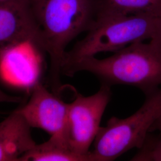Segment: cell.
<instances>
[{"label": "cell", "instance_id": "cell-1", "mask_svg": "<svg viewBox=\"0 0 161 161\" xmlns=\"http://www.w3.org/2000/svg\"><path fill=\"white\" fill-rule=\"evenodd\" d=\"M42 47L50 59L48 84L58 94L66 47L92 26L97 0H31Z\"/></svg>", "mask_w": 161, "mask_h": 161}, {"label": "cell", "instance_id": "cell-2", "mask_svg": "<svg viewBox=\"0 0 161 161\" xmlns=\"http://www.w3.org/2000/svg\"><path fill=\"white\" fill-rule=\"evenodd\" d=\"M82 71L95 75L102 84L130 86L147 96L161 86V45L152 41L135 42L108 58H82L62 74L72 77Z\"/></svg>", "mask_w": 161, "mask_h": 161}, {"label": "cell", "instance_id": "cell-3", "mask_svg": "<svg viewBox=\"0 0 161 161\" xmlns=\"http://www.w3.org/2000/svg\"><path fill=\"white\" fill-rule=\"evenodd\" d=\"M161 27V17L97 14L86 36L66 52L62 70L82 58L103 52L115 53L133 43L151 40Z\"/></svg>", "mask_w": 161, "mask_h": 161}, {"label": "cell", "instance_id": "cell-4", "mask_svg": "<svg viewBox=\"0 0 161 161\" xmlns=\"http://www.w3.org/2000/svg\"><path fill=\"white\" fill-rule=\"evenodd\" d=\"M161 115V88L146 96L140 108L124 119L112 117L101 127L94 141V161L115 160L144 142L150 127Z\"/></svg>", "mask_w": 161, "mask_h": 161}, {"label": "cell", "instance_id": "cell-5", "mask_svg": "<svg viewBox=\"0 0 161 161\" xmlns=\"http://www.w3.org/2000/svg\"><path fill=\"white\" fill-rule=\"evenodd\" d=\"M111 86L102 84L99 90L89 96L76 93L69 103L64 136L70 149L80 155L89 156L90 151L97 135L104 112L109 103Z\"/></svg>", "mask_w": 161, "mask_h": 161}, {"label": "cell", "instance_id": "cell-6", "mask_svg": "<svg viewBox=\"0 0 161 161\" xmlns=\"http://www.w3.org/2000/svg\"><path fill=\"white\" fill-rule=\"evenodd\" d=\"M68 106L58 94L49 92L38 80L32 86L28 103L17 110L31 128H40L50 137L66 140Z\"/></svg>", "mask_w": 161, "mask_h": 161}, {"label": "cell", "instance_id": "cell-7", "mask_svg": "<svg viewBox=\"0 0 161 161\" xmlns=\"http://www.w3.org/2000/svg\"><path fill=\"white\" fill-rule=\"evenodd\" d=\"M29 42H35L44 49L30 2L0 4V62L11 49Z\"/></svg>", "mask_w": 161, "mask_h": 161}, {"label": "cell", "instance_id": "cell-8", "mask_svg": "<svg viewBox=\"0 0 161 161\" xmlns=\"http://www.w3.org/2000/svg\"><path fill=\"white\" fill-rule=\"evenodd\" d=\"M31 128L18 110L0 122V161H22L36 144Z\"/></svg>", "mask_w": 161, "mask_h": 161}, {"label": "cell", "instance_id": "cell-9", "mask_svg": "<svg viewBox=\"0 0 161 161\" xmlns=\"http://www.w3.org/2000/svg\"><path fill=\"white\" fill-rule=\"evenodd\" d=\"M92 161L86 156L72 151L63 138L50 137L47 142L36 144L23 156L22 161Z\"/></svg>", "mask_w": 161, "mask_h": 161}, {"label": "cell", "instance_id": "cell-10", "mask_svg": "<svg viewBox=\"0 0 161 161\" xmlns=\"http://www.w3.org/2000/svg\"><path fill=\"white\" fill-rule=\"evenodd\" d=\"M97 14L161 17V0H97Z\"/></svg>", "mask_w": 161, "mask_h": 161}, {"label": "cell", "instance_id": "cell-11", "mask_svg": "<svg viewBox=\"0 0 161 161\" xmlns=\"http://www.w3.org/2000/svg\"><path fill=\"white\" fill-rule=\"evenodd\" d=\"M131 161H161V136H154L149 132Z\"/></svg>", "mask_w": 161, "mask_h": 161}, {"label": "cell", "instance_id": "cell-12", "mask_svg": "<svg viewBox=\"0 0 161 161\" xmlns=\"http://www.w3.org/2000/svg\"><path fill=\"white\" fill-rule=\"evenodd\" d=\"M21 100L20 98L16 96H10L4 92L0 88V103L8 102V103H19Z\"/></svg>", "mask_w": 161, "mask_h": 161}, {"label": "cell", "instance_id": "cell-13", "mask_svg": "<svg viewBox=\"0 0 161 161\" xmlns=\"http://www.w3.org/2000/svg\"><path fill=\"white\" fill-rule=\"evenodd\" d=\"M155 131H158L161 133V115L155 121L152 127H150L149 132H153Z\"/></svg>", "mask_w": 161, "mask_h": 161}, {"label": "cell", "instance_id": "cell-14", "mask_svg": "<svg viewBox=\"0 0 161 161\" xmlns=\"http://www.w3.org/2000/svg\"><path fill=\"white\" fill-rule=\"evenodd\" d=\"M150 41H153V42H155L156 43L161 45V27L160 29H159V32H158V34L156 35L155 37L153 39H152V40Z\"/></svg>", "mask_w": 161, "mask_h": 161}, {"label": "cell", "instance_id": "cell-15", "mask_svg": "<svg viewBox=\"0 0 161 161\" xmlns=\"http://www.w3.org/2000/svg\"><path fill=\"white\" fill-rule=\"evenodd\" d=\"M29 1L31 0H0V4L2 3H6L8 2H13V1Z\"/></svg>", "mask_w": 161, "mask_h": 161}]
</instances>
